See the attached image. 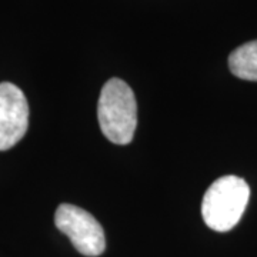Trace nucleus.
I'll list each match as a JSON object with an SVG mask.
<instances>
[{"mask_svg": "<svg viewBox=\"0 0 257 257\" xmlns=\"http://www.w3.org/2000/svg\"><path fill=\"white\" fill-rule=\"evenodd\" d=\"M101 133L114 145H128L138 126V103L135 93L120 79L104 83L97 103Z\"/></svg>", "mask_w": 257, "mask_h": 257, "instance_id": "nucleus-1", "label": "nucleus"}, {"mask_svg": "<svg viewBox=\"0 0 257 257\" xmlns=\"http://www.w3.org/2000/svg\"><path fill=\"white\" fill-rule=\"evenodd\" d=\"M250 197V187L239 176H223L210 184L202 202V216L207 227L229 231L241 219Z\"/></svg>", "mask_w": 257, "mask_h": 257, "instance_id": "nucleus-2", "label": "nucleus"}, {"mask_svg": "<svg viewBox=\"0 0 257 257\" xmlns=\"http://www.w3.org/2000/svg\"><path fill=\"white\" fill-rule=\"evenodd\" d=\"M55 224L83 256L97 257L104 251L106 237L101 224L82 207L60 204L55 213Z\"/></svg>", "mask_w": 257, "mask_h": 257, "instance_id": "nucleus-3", "label": "nucleus"}, {"mask_svg": "<svg viewBox=\"0 0 257 257\" xmlns=\"http://www.w3.org/2000/svg\"><path fill=\"white\" fill-rule=\"evenodd\" d=\"M29 127V104L16 84L0 83V152L23 139Z\"/></svg>", "mask_w": 257, "mask_h": 257, "instance_id": "nucleus-4", "label": "nucleus"}, {"mask_svg": "<svg viewBox=\"0 0 257 257\" xmlns=\"http://www.w3.org/2000/svg\"><path fill=\"white\" fill-rule=\"evenodd\" d=\"M229 69L239 79L257 82V40L244 43L230 53Z\"/></svg>", "mask_w": 257, "mask_h": 257, "instance_id": "nucleus-5", "label": "nucleus"}]
</instances>
